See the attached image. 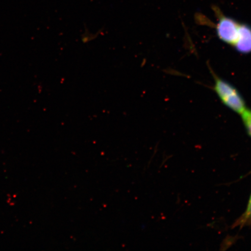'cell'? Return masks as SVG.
Returning a JSON list of instances; mask_svg holds the SVG:
<instances>
[{
	"label": "cell",
	"instance_id": "6da1fadb",
	"mask_svg": "<svg viewBox=\"0 0 251 251\" xmlns=\"http://www.w3.org/2000/svg\"><path fill=\"white\" fill-rule=\"evenodd\" d=\"M214 90L222 102L232 111L241 114L246 110V103L242 96L227 81L216 77Z\"/></svg>",
	"mask_w": 251,
	"mask_h": 251
},
{
	"label": "cell",
	"instance_id": "7a4b0ae2",
	"mask_svg": "<svg viewBox=\"0 0 251 251\" xmlns=\"http://www.w3.org/2000/svg\"><path fill=\"white\" fill-rule=\"evenodd\" d=\"M241 24L233 18L219 15V22L216 25V32L222 42L234 46L239 35Z\"/></svg>",
	"mask_w": 251,
	"mask_h": 251
},
{
	"label": "cell",
	"instance_id": "3957f363",
	"mask_svg": "<svg viewBox=\"0 0 251 251\" xmlns=\"http://www.w3.org/2000/svg\"><path fill=\"white\" fill-rule=\"evenodd\" d=\"M233 47L241 54L251 52V27L249 25L241 24L239 35Z\"/></svg>",
	"mask_w": 251,
	"mask_h": 251
},
{
	"label": "cell",
	"instance_id": "277c9868",
	"mask_svg": "<svg viewBox=\"0 0 251 251\" xmlns=\"http://www.w3.org/2000/svg\"><path fill=\"white\" fill-rule=\"evenodd\" d=\"M241 115L242 116L243 121L246 126L248 133L251 137V110L246 109Z\"/></svg>",
	"mask_w": 251,
	"mask_h": 251
},
{
	"label": "cell",
	"instance_id": "5b68a950",
	"mask_svg": "<svg viewBox=\"0 0 251 251\" xmlns=\"http://www.w3.org/2000/svg\"><path fill=\"white\" fill-rule=\"evenodd\" d=\"M251 222V196L248 205L246 212L244 213L239 221H238V225H244Z\"/></svg>",
	"mask_w": 251,
	"mask_h": 251
}]
</instances>
